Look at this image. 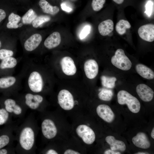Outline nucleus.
I'll return each instance as SVG.
<instances>
[{
	"label": "nucleus",
	"mask_w": 154,
	"mask_h": 154,
	"mask_svg": "<svg viewBox=\"0 0 154 154\" xmlns=\"http://www.w3.org/2000/svg\"><path fill=\"white\" fill-rule=\"evenodd\" d=\"M21 19V17L18 15L11 13L8 17V22L7 24V27L8 29L18 28L19 26L17 24Z\"/></svg>",
	"instance_id": "26"
},
{
	"label": "nucleus",
	"mask_w": 154,
	"mask_h": 154,
	"mask_svg": "<svg viewBox=\"0 0 154 154\" xmlns=\"http://www.w3.org/2000/svg\"><path fill=\"white\" fill-rule=\"evenodd\" d=\"M42 40L41 35L35 33L31 36L25 42L24 47L25 50L29 52L35 50L39 46Z\"/></svg>",
	"instance_id": "18"
},
{
	"label": "nucleus",
	"mask_w": 154,
	"mask_h": 154,
	"mask_svg": "<svg viewBox=\"0 0 154 154\" xmlns=\"http://www.w3.org/2000/svg\"><path fill=\"white\" fill-rule=\"evenodd\" d=\"M153 8V3L151 1H148L146 5V11L145 12L148 16H150L151 15Z\"/></svg>",
	"instance_id": "36"
},
{
	"label": "nucleus",
	"mask_w": 154,
	"mask_h": 154,
	"mask_svg": "<svg viewBox=\"0 0 154 154\" xmlns=\"http://www.w3.org/2000/svg\"><path fill=\"white\" fill-rule=\"evenodd\" d=\"M116 3L120 5L123 3L125 0H112Z\"/></svg>",
	"instance_id": "41"
},
{
	"label": "nucleus",
	"mask_w": 154,
	"mask_h": 154,
	"mask_svg": "<svg viewBox=\"0 0 154 154\" xmlns=\"http://www.w3.org/2000/svg\"><path fill=\"white\" fill-rule=\"evenodd\" d=\"M38 4L43 11L45 13L54 15L59 11L58 7L52 6L46 0H40Z\"/></svg>",
	"instance_id": "24"
},
{
	"label": "nucleus",
	"mask_w": 154,
	"mask_h": 154,
	"mask_svg": "<svg viewBox=\"0 0 154 154\" xmlns=\"http://www.w3.org/2000/svg\"><path fill=\"white\" fill-rule=\"evenodd\" d=\"M135 69L137 72L144 78L150 80L154 78V72L143 64H137L136 66Z\"/></svg>",
	"instance_id": "22"
},
{
	"label": "nucleus",
	"mask_w": 154,
	"mask_h": 154,
	"mask_svg": "<svg viewBox=\"0 0 154 154\" xmlns=\"http://www.w3.org/2000/svg\"><path fill=\"white\" fill-rule=\"evenodd\" d=\"M57 99L59 106L63 109L70 110L74 108V98L69 91L65 89L61 90L58 94Z\"/></svg>",
	"instance_id": "11"
},
{
	"label": "nucleus",
	"mask_w": 154,
	"mask_h": 154,
	"mask_svg": "<svg viewBox=\"0 0 154 154\" xmlns=\"http://www.w3.org/2000/svg\"><path fill=\"white\" fill-rule=\"evenodd\" d=\"M39 130L37 121L34 113H30L15 131L16 153L36 154V140Z\"/></svg>",
	"instance_id": "1"
},
{
	"label": "nucleus",
	"mask_w": 154,
	"mask_h": 154,
	"mask_svg": "<svg viewBox=\"0 0 154 154\" xmlns=\"http://www.w3.org/2000/svg\"><path fill=\"white\" fill-rule=\"evenodd\" d=\"M136 154H148V153L143 152H139L135 153Z\"/></svg>",
	"instance_id": "43"
},
{
	"label": "nucleus",
	"mask_w": 154,
	"mask_h": 154,
	"mask_svg": "<svg viewBox=\"0 0 154 154\" xmlns=\"http://www.w3.org/2000/svg\"><path fill=\"white\" fill-rule=\"evenodd\" d=\"M151 136L152 138L154 139V128H153L151 133Z\"/></svg>",
	"instance_id": "42"
},
{
	"label": "nucleus",
	"mask_w": 154,
	"mask_h": 154,
	"mask_svg": "<svg viewBox=\"0 0 154 154\" xmlns=\"http://www.w3.org/2000/svg\"><path fill=\"white\" fill-rule=\"evenodd\" d=\"M18 63V60L12 56L0 61V77L9 75L10 70L14 68Z\"/></svg>",
	"instance_id": "12"
},
{
	"label": "nucleus",
	"mask_w": 154,
	"mask_h": 154,
	"mask_svg": "<svg viewBox=\"0 0 154 154\" xmlns=\"http://www.w3.org/2000/svg\"><path fill=\"white\" fill-rule=\"evenodd\" d=\"M41 130L43 137L47 140L54 139L57 136L58 130L56 123L52 118L50 117L42 118Z\"/></svg>",
	"instance_id": "8"
},
{
	"label": "nucleus",
	"mask_w": 154,
	"mask_h": 154,
	"mask_svg": "<svg viewBox=\"0 0 154 154\" xmlns=\"http://www.w3.org/2000/svg\"><path fill=\"white\" fill-rule=\"evenodd\" d=\"M113 94V92L112 90L103 88L98 94V97L102 100L109 101L112 99Z\"/></svg>",
	"instance_id": "29"
},
{
	"label": "nucleus",
	"mask_w": 154,
	"mask_h": 154,
	"mask_svg": "<svg viewBox=\"0 0 154 154\" xmlns=\"http://www.w3.org/2000/svg\"><path fill=\"white\" fill-rule=\"evenodd\" d=\"M117 101L120 105H127L131 112L137 113L140 111L141 105L139 100L135 97L124 90L119 91L117 94Z\"/></svg>",
	"instance_id": "7"
},
{
	"label": "nucleus",
	"mask_w": 154,
	"mask_h": 154,
	"mask_svg": "<svg viewBox=\"0 0 154 154\" xmlns=\"http://www.w3.org/2000/svg\"><path fill=\"white\" fill-rule=\"evenodd\" d=\"M106 0H92L91 6L93 10L95 11L100 10L104 7Z\"/></svg>",
	"instance_id": "32"
},
{
	"label": "nucleus",
	"mask_w": 154,
	"mask_h": 154,
	"mask_svg": "<svg viewBox=\"0 0 154 154\" xmlns=\"http://www.w3.org/2000/svg\"><path fill=\"white\" fill-rule=\"evenodd\" d=\"M1 46H2V43L1 41L0 40V49H1Z\"/></svg>",
	"instance_id": "44"
},
{
	"label": "nucleus",
	"mask_w": 154,
	"mask_h": 154,
	"mask_svg": "<svg viewBox=\"0 0 154 154\" xmlns=\"http://www.w3.org/2000/svg\"><path fill=\"white\" fill-rule=\"evenodd\" d=\"M136 91L141 99L144 102H150L153 98V91L146 84H141L138 85L136 87Z\"/></svg>",
	"instance_id": "15"
},
{
	"label": "nucleus",
	"mask_w": 154,
	"mask_h": 154,
	"mask_svg": "<svg viewBox=\"0 0 154 154\" xmlns=\"http://www.w3.org/2000/svg\"><path fill=\"white\" fill-rule=\"evenodd\" d=\"M96 112L99 117L107 122L111 123L114 119V114L108 105L102 104L98 105L96 108Z\"/></svg>",
	"instance_id": "13"
},
{
	"label": "nucleus",
	"mask_w": 154,
	"mask_h": 154,
	"mask_svg": "<svg viewBox=\"0 0 154 154\" xmlns=\"http://www.w3.org/2000/svg\"><path fill=\"white\" fill-rule=\"evenodd\" d=\"M76 131L78 135L86 144H91L95 141L96 135L95 133L88 125L84 124H80L77 126Z\"/></svg>",
	"instance_id": "10"
},
{
	"label": "nucleus",
	"mask_w": 154,
	"mask_h": 154,
	"mask_svg": "<svg viewBox=\"0 0 154 154\" xmlns=\"http://www.w3.org/2000/svg\"><path fill=\"white\" fill-rule=\"evenodd\" d=\"M132 141L135 146L143 149H148L151 145L147 135L142 132L138 133L132 138Z\"/></svg>",
	"instance_id": "19"
},
{
	"label": "nucleus",
	"mask_w": 154,
	"mask_h": 154,
	"mask_svg": "<svg viewBox=\"0 0 154 154\" xmlns=\"http://www.w3.org/2000/svg\"><path fill=\"white\" fill-rule=\"evenodd\" d=\"M61 42V37L60 33L55 32L48 36L44 42V46L48 49H51L58 46Z\"/></svg>",
	"instance_id": "20"
},
{
	"label": "nucleus",
	"mask_w": 154,
	"mask_h": 154,
	"mask_svg": "<svg viewBox=\"0 0 154 154\" xmlns=\"http://www.w3.org/2000/svg\"><path fill=\"white\" fill-rule=\"evenodd\" d=\"M18 79L16 77L8 75L0 77V93L6 96H14L18 94Z\"/></svg>",
	"instance_id": "5"
},
{
	"label": "nucleus",
	"mask_w": 154,
	"mask_h": 154,
	"mask_svg": "<svg viewBox=\"0 0 154 154\" xmlns=\"http://www.w3.org/2000/svg\"><path fill=\"white\" fill-rule=\"evenodd\" d=\"M16 152L13 143L5 146L0 149V154H15Z\"/></svg>",
	"instance_id": "33"
},
{
	"label": "nucleus",
	"mask_w": 154,
	"mask_h": 154,
	"mask_svg": "<svg viewBox=\"0 0 154 154\" xmlns=\"http://www.w3.org/2000/svg\"><path fill=\"white\" fill-rule=\"evenodd\" d=\"M50 20V17L46 15H41L37 17L33 21L32 25L35 28L39 27L44 23L48 22Z\"/></svg>",
	"instance_id": "31"
},
{
	"label": "nucleus",
	"mask_w": 154,
	"mask_h": 154,
	"mask_svg": "<svg viewBox=\"0 0 154 154\" xmlns=\"http://www.w3.org/2000/svg\"><path fill=\"white\" fill-rule=\"evenodd\" d=\"M131 27V25L128 21L121 19L117 23L116 30L119 34L123 35L126 33V29H129Z\"/></svg>",
	"instance_id": "27"
},
{
	"label": "nucleus",
	"mask_w": 154,
	"mask_h": 154,
	"mask_svg": "<svg viewBox=\"0 0 154 154\" xmlns=\"http://www.w3.org/2000/svg\"><path fill=\"white\" fill-rule=\"evenodd\" d=\"M28 109L41 112L44 108V99L40 94L29 92L15 96Z\"/></svg>",
	"instance_id": "3"
},
{
	"label": "nucleus",
	"mask_w": 154,
	"mask_h": 154,
	"mask_svg": "<svg viewBox=\"0 0 154 154\" xmlns=\"http://www.w3.org/2000/svg\"><path fill=\"white\" fill-rule=\"evenodd\" d=\"M105 154H120L121 153L118 151H116L111 149H108L104 152Z\"/></svg>",
	"instance_id": "40"
},
{
	"label": "nucleus",
	"mask_w": 154,
	"mask_h": 154,
	"mask_svg": "<svg viewBox=\"0 0 154 154\" xmlns=\"http://www.w3.org/2000/svg\"><path fill=\"white\" fill-rule=\"evenodd\" d=\"M113 21L108 19L101 22L98 26V30L100 34L103 36H106L112 32L114 30Z\"/></svg>",
	"instance_id": "23"
},
{
	"label": "nucleus",
	"mask_w": 154,
	"mask_h": 154,
	"mask_svg": "<svg viewBox=\"0 0 154 154\" xmlns=\"http://www.w3.org/2000/svg\"><path fill=\"white\" fill-rule=\"evenodd\" d=\"M90 30V26H85L80 34V37L81 39L85 38L89 34Z\"/></svg>",
	"instance_id": "35"
},
{
	"label": "nucleus",
	"mask_w": 154,
	"mask_h": 154,
	"mask_svg": "<svg viewBox=\"0 0 154 154\" xmlns=\"http://www.w3.org/2000/svg\"><path fill=\"white\" fill-rule=\"evenodd\" d=\"M13 54V52L11 50L4 48L1 49L0 61L7 58L12 57Z\"/></svg>",
	"instance_id": "34"
},
{
	"label": "nucleus",
	"mask_w": 154,
	"mask_h": 154,
	"mask_svg": "<svg viewBox=\"0 0 154 154\" xmlns=\"http://www.w3.org/2000/svg\"><path fill=\"white\" fill-rule=\"evenodd\" d=\"M13 117L4 108L0 107V127L13 122Z\"/></svg>",
	"instance_id": "25"
},
{
	"label": "nucleus",
	"mask_w": 154,
	"mask_h": 154,
	"mask_svg": "<svg viewBox=\"0 0 154 154\" xmlns=\"http://www.w3.org/2000/svg\"><path fill=\"white\" fill-rule=\"evenodd\" d=\"M37 17L35 11L32 9L28 10L22 18L23 23L25 24H29Z\"/></svg>",
	"instance_id": "30"
},
{
	"label": "nucleus",
	"mask_w": 154,
	"mask_h": 154,
	"mask_svg": "<svg viewBox=\"0 0 154 154\" xmlns=\"http://www.w3.org/2000/svg\"><path fill=\"white\" fill-rule=\"evenodd\" d=\"M0 107L4 108L13 117L22 119L28 109L15 96L2 95L0 97Z\"/></svg>",
	"instance_id": "2"
},
{
	"label": "nucleus",
	"mask_w": 154,
	"mask_h": 154,
	"mask_svg": "<svg viewBox=\"0 0 154 154\" xmlns=\"http://www.w3.org/2000/svg\"><path fill=\"white\" fill-rule=\"evenodd\" d=\"M106 142L110 145L111 149L119 150L123 152L126 149V145L124 142L121 141L116 139L112 136H108L105 139Z\"/></svg>",
	"instance_id": "21"
},
{
	"label": "nucleus",
	"mask_w": 154,
	"mask_h": 154,
	"mask_svg": "<svg viewBox=\"0 0 154 154\" xmlns=\"http://www.w3.org/2000/svg\"><path fill=\"white\" fill-rule=\"evenodd\" d=\"M84 70L87 78L90 79H93L98 74V64L96 61L94 59L88 60L84 64Z\"/></svg>",
	"instance_id": "17"
},
{
	"label": "nucleus",
	"mask_w": 154,
	"mask_h": 154,
	"mask_svg": "<svg viewBox=\"0 0 154 154\" xmlns=\"http://www.w3.org/2000/svg\"><path fill=\"white\" fill-rule=\"evenodd\" d=\"M63 72L66 75L72 76L76 72V68L72 59L69 56L62 58L60 62Z\"/></svg>",
	"instance_id": "16"
},
{
	"label": "nucleus",
	"mask_w": 154,
	"mask_h": 154,
	"mask_svg": "<svg viewBox=\"0 0 154 154\" xmlns=\"http://www.w3.org/2000/svg\"><path fill=\"white\" fill-rule=\"evenodd\" d=\"M138 35L143 40L149 42L154 40V25L149 24L141 26L138 30Z\"/></svg>",
	"instance_id": "14"
},
{
	"label": "nucleus",
	"mask_w": 154,
	"mask_h": 154,
	"mask_svg": "<svg viewBox=\"0 0 154 154\" xmlns=\"http://www.w3.org/2000/svg\"><path fill=\"white\" fill-rule=\"evenodd\" d=\"M61 7L62 9L68 12H70L72 11V9L67 6L65 3H62L61 4Z\"/></svg>",
	"instance_id": "37"
},
{
	"label": "nucleus",
	"mask_w": 154,
	"mask_h": 154,
	"mask_svg": "<svg viewBox=\"0 0 154 154\" xmlns=\"http://www.w3.org/2000/svg\"><path fill=\"white\" fill-rule=\"evenodd\" d=\"M102 85L104 87L110 88H112L115 86V82L117 80L114 77H110L103 75L101 77Z\"/></svg>",
	"instance_id": "28"
},
{
	"label": "nucleus",
	"mask_w": 154,
	"mask_h": 154,
	"mask_svg": "<svg viewBox=\"0 0 154 154\" xmlns=\"http://www.w3.org/2000/svg\"><path fill=\"white\" fill-rule=\"evenodd\" d=\"M27 92L40 94L42 92L44 82L40 73L36 68L31 70L27 78Z\"/></svg>",
	"instance_id": "4"
},
{
	"label": "nucleus",
	"mask_w": 154,
	"mask_h": 154,
	"mask_svg": "<svg viewBox=\"0 0 154 154\" xmlns=\"http://www.w3.org/2000/svg\"><path fill=\"white\" fill-rule=\"evenodd\" d=\"M111 62L115 67L123 70H129L132 66L131 62L122 49H118L116 51L111 58Z\"/></svg>",
	"instance_id": "9"
},
{
	"label": "nucleus",
	"mask_w": 154,
	"mask_h": 154,
	"mask_svg": "<svg viewBox=\"0 0 154 154\" xmlns=\"http://www.w3.org/2000/svg\"><path fill=\"white\" fill-rule=\"evenodd\" d=\"M64 154H80V153L72 149H68L65 151Z\"/></svg>",
	"instance_id": "39"
},
{
	"label": "nucleus",
	"mask_w": 154,
	"mask_h": 154,
	"mask_svg": "<svg viewBox=\"0 0 154 154\" xmlns=\"http://www.w3.org/2000/svg\"><path fill=\"white\" fill-rule=\"evenodd\" d=\"M19 123V121H13L0 129V149L15 141V131Z\"/></svg>",
	"instance_id": "6"
},
{
	"label": "nucleus",
	"mask_w": 154,
	"mask_h": 154,
	"mask_svg": "<svg viewBox=\"0 0 154 154\" xmlns=\"http://www.w3.org/2000/svg\"><path fill=\"white\" fill-rule=\"evenodd\" d=\"M6 14L4 10L0 9V23L6 17Z\"/></svg>",
	"instance_id": "38"
}]
</instances>
